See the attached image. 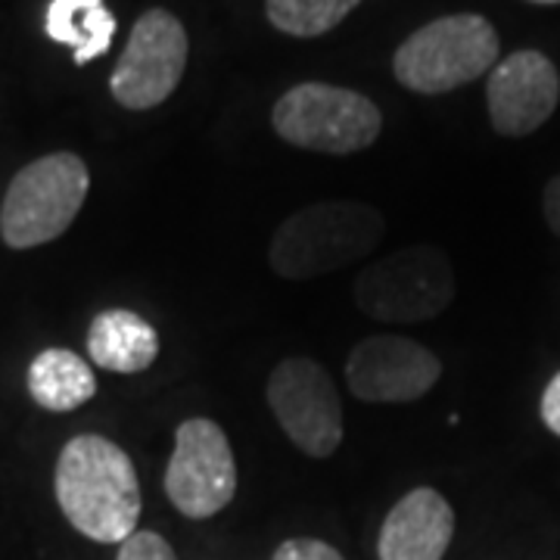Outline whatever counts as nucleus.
Segmentation results:
<instances>
[{
	"label": "nucleus",
	"instance_id": "obj_17",
	"mask_svg": "<svg viewBox=\"0 0 560 560\" xmlns=\"http://www.w3.org/2000/svg\"><path fill=\"white\" fill-rule=\"evenodd\" d=\"M116 560H178V558H175L172 545L162 539L160 533L138 529L131 539L121 541Z\"/></svg>",
	"mask_w": 560,
	"mask_h": 560
},
{
	"label": "nucleus",
	"instance_id": "obj_4",
	"mask_svg": "<svg viewBox=\"0 0 560 560\" xmlns=\"http://www.w3.org/2000/svg\"><path fill=\"white\" fill-rule=\"evenodd\" d=\"M91 175L75 153H50L28 162L10 180L0 209V237L10 249H32L57 241L88 200Z\"/></svg>",
	"mask_w": 560,
	"mask_h": 560
},
{
	"label": "nucleus",
	"instance_id": "obj_3",
	"mask_svg": "<svg viewBox=\"0 0 560 560\" xmlns=\"http://www.w3.org/2000/svg\"><path fill=\"white\" fill-rule=\"evenodd\" d=\"M499 62V32L477 13L442 16L418 28L393 57L399 84L418 94H445L486 75Z\"/></svg>",
	"mask_w": 560,
	"mask_h": 560
},
{
	"label": "nucleus",
	"instance_id": "obj_2",
	"mask_svg": "<svg viewBox=\"0 0 560 560\" xmlns=\"http://www.w3.org/2000/svg\"><path fill=\"white\" fill-rule=\"evenodd\" d=\"M386 234L381 209L355 200L312 202L280 224L268 261L287 280L330 275L377 249Z\"/></svg>",
	"mask_w": 560,
	"mask_h": 560
},
{
	"label": "nucleus",
	"instance_id": "obj_11",
	"mask_svg": "<svg viewBox=\"0 0 560 560\" xmlns=\"http://www.w3.org/2000/svg\"><path fill=\"white\" fill-rule=\"evenodd\" d=\"M486 97L492 128L504 138H526L539 131L558 109V69L539 50H517L495 62L486 84Z\"/></svg>",
	"mask_w": 560,
	"mask_h": 560
},
{
	"label": "nucleus",
	"instance_id": "obj_5",
	"mask_svg": "<svg viewBox=\"0 0 560 560\" xmlns=\"http://www.w3.org/2000/svg\"><path fill=\"white\" fill-rule=\"evenodd\" d=\"M271 125L280 138L300 150L346 156L381 138L383 116L377 103L359 91L302 81L275 103Z\"/></svg>",
	"mask_w": 560,
	"mask_h": 560
},
{
	"label": "nucleus",
	"instance_id": "obj_20",
	"mask_svg": "<svg viewBox=\"0 0 560 560\" xmlns=\"http://www.w3.org/2000/svg\"><path fill=\"white\" fill-rule=\"evenodd\" d=\"M541 212H545V221L548 228L560 237V175L545 184V194H541Z\"/></svg>",
	"mask_w": 560,
	"mask_h": 560
},
{
	"label": "nucleus",
	"instance_id": "obj_15",
	"mask_svg": "<svg viewBox=\"0 0 560 560\" xmlns=\"http://www.w3.org/2000/svg\"><path fill=\"white\" fill-rule=\"evenodd\" d=\"M47 35L75 50V62L97 60L109 50L116 35V16L103 0H50L47 7Z\"/></svg>",
	"mask_w": 560,
	"mask_h": 560
},
{
	"label": "nucleus",
	"instance_id": "obj_1",
	"mask_svg": "<svg viewBox=\"0 0 560 560\" xmlns=\"http://www.w3.org/2000/svg\"><path fill=\"white\" fill-rule=\"evenodd\" d=\"M66 521L101 545H121L138 533V470L116 442L84 433L66 442L54 477Z\"/></svg>",
	"mask_w": 560,
	"mask_h": 560
},
{
	"label": "nucleus",
	"instance_id": "obj_14",
	"mask_svg": "<svg viewBox=\"0 0 560 560\" xmlns=\"http://www.w3.org/2000/svg\"><path fill=\"white\" fill-rule=\"evenodd\" d=\"M28 393L47 411H75L97 396V377L75 352L44 349L28 364Z\"/></svg>",
	"mask_w": 560,
	"mask_h": 560
},
{
	"label": "nucleus",
	"instance_id": "obj_19",
	"mask_svg": "<svg viewBox=\"0 0 560 560\" xmlns=\"http://www.w3.org/2000/svg\"><path fill=\"white\" fill-rule=\"evenodd\" d=\"M539 415H541V423L560 436V371L548 381L545 386V393H541V401H539Z\"/></svg>",
	"mask_w": 560,
	"mask_h": 560
},
{
	"label": "nucleus",
	"instance_id": "obj_21",
	"mask_svg": "<svg viewBox=\"0 0 560 560\" xmlns=\"http://www.w3.org/2000/svg\"><path fill=\"white\" fill-rule=\"evenodd\" d=\"M533 3H560V0H533Z\"/></svg>",
	"mask_w": 560,
	"mask_h": 560
},
{
	"label": "nucleus",
	"instance_id": "obj_6",
	"mask_svg": "<svg viewBox=\"0 0 560 560\" xmlns=\"http://www.w3.org/2000/svg\"><path fill=\"white\" fill-rule=\"evenodd\" d=\"M355 302L383 324H418L442 315L455 300V271L436 246H405L371 261L355 280Z\"/></svg>",
	"mask_w": 560,
	"mask_h": 560
},
{
	"label": "nucleus",
	"instance_id": "obj_7",
	"mask_svg": "<svg viewBox=\"0 0 560 560\" xmlns=\"http://www.w3.org/2000/svg\"><path fill=\"white\" fill-rule=\"evenodd\" d=\"M237 492V460L215 420L190 418L175 433L165 467V495L187 521H209Z\"/></svg>",
	"mask_w": 560,
	"mask_h": 560
},
{
	"label": "nucleus",
	"instance_id": "obj_8",
	"mask_svg": "<svg viewBox=\"0 0 560 560\" xmlns=\"http://www.w3.org/2000/svg\"><path fill=\"white\" fill-rule=\"evenodd\" d=\"M268 405L308 458H330L342 442V401L318 361L290 355L268 377Z\"/></svg>",
	"mask_w": 560,
	"mask_h": 560
},
{
	"label": "nucleus",
	"instance_id": "obj_10",
	"mask_svg": "<svg viewBox=\"0 0 560 560\" xmlns=\"http://www.w3.org/2000/svg\"><path fill=\"white\" fill-rule=\"evenodd\" d=\"M440 355L396 334L368 337L346 359V381L352 396L374 405L418 401L440 383Z\"/></svg>",
	"mask_w": 560,
	"mask_h": 560
},
{
	"label": "nucleus",
	"instance_id": "obj_12",
	"mask_svg": "<svg viewBox=\"0 0 560 560\" xmlns=\"http://www.w3.org/2000/svg\"><path fill=\"white\" fill-rule=\"evenodd\" d=\"M455 536V511L436 489H411L386 514L377 539L381 560H442Z\"/></svg>",
	"mask_w": 560,
	"mask_h": 560
},
{
	"label": "nucleus",
	"instance_id": "obj_9",
	"mask_svg": "<svg viewBox=\"0 0 560 560\" xmlns=\"http://www.w3.org/2000/svg\"><path fill=\"white\" fill-rule=\"evenodd\" d=\"M187 54H190V40L178 16L160 7L147 10L135 22L131 38L125 44L121 60L116 62V72L109 79L113 97L125 109L160 106L180 84V75L187 69Z\"/></svg>",
	"mask_w": 560,
	"mask_h": 560
},
{
	"label": "nucleus",
	"instance_id": "obj_18",
	"mask_svg": "<svg viewBox=\"0 0 560 560\" xmlns=\"http://www.w3.org/2000/svg\"><path fill=\"white\" fill-rule=\"evenodd\" d=\"M271 560H346L334 548V545H327V541L320 539H287L280 541L278 551H275V558Z\"/></svg>",
	"mask_w": 560,
	"mask_h": 560
},
{
	"label": "nucleus",
	"instance_id": "obj_13",
	"mask_svg": "<svg viewBox=\"0 0 560 560\" xmlns=\"http://www.w3.org/2000/svg\"><path fill=\"white\" fill-rule=\"evenodd\" d=\"M91 361L113 374H140L160 359V334L147 318L128 308H106L88 330Z\"/></svg>",
	"mask_w": 560,
	"mask_h": 560
},
{
	"label": "nucleus",
	"instance_id": "obj_16",
	"mask_svg": "<svg viewBox=\"0 0 560 560\" xmlns=\"http://www.w3.org/2000/svg\"><path fill=\"white\" fill-rule=\"evenodd\" d=\"M361 0H265L275 28L293 38H318L337 28Z\"/></svg>",
	"mask_w": 560,
	"mask_h": 560
}]
</instances>
